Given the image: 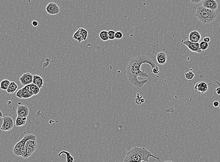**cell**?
<instances>
[{
	"label": "cell",
	"mask_w": 220,
	"mask_h": 162,
	"mask_svg": "<svg viewBox=\"0 0 220 162\" xmlns=\"http://www.w3.org/2000/svg\"><path fill=\"white\" fill-rule=\"evenodd\" d=\"M36 140V136L33 134H27L23 138L17 143L13 149L14 154L16 156L22 157L26 152V143L29 140Z\"/></svg>",
	"instance_id": "4"
},
{
	"label": "cell",
	"mask_w": 220,
	"mask_h": 162,
	"mask_svg": "<svg viewBox=\"0 0 220 162\" xmlns=\"http://www.w3.org/2000/svg\"><path fill=\"white\" fill-rule=\"evenodd\" d=\"M208 47H209L208 43H207L203 41L201 42L200 43V49L202 51L207 50V49L208 48Z\"/></svg>",
	"instance_id": "26"
},
{
	"label": "cell",
	"mask_w": 220,
	"mask_h": 162,
	"mask_svg": "<svg viewBox=\"0 0 220 162\" xmlns=\"http://www.w3.org/2000/svg\"><path fill=\"white\" fill-rule=\"evenodd\" d=\"M167 55L163 51H161L157 53L156 55V61L157 63L160 65H163L165 64L167 62Z\"/></svg>",
	"instance_id": "15"
},
{
	"label": "cell",
	"mask_w": 220,
	"mask_h": 162,
	"mask_svg": "<svg viewBox=\"0 0 220 162\" xmlns=\"http://www.w3.org/2000/svg\"><path fill=\"white\" fill-rule=\"evenodd\" d=\"M203 41L205 42L208 43L210 41V38L209 37H206V38H204L203 39Z\"/></svg>",
	"instance_id": "35"
},
{
	"label": "cell",
	"mask_w": 220,
	"mask_h": 162,
	"mask_svg": "<svg viewBox=\"0 0 220 162\" xmlns=\"http://www.w3.org/2000/svg\"><path fill=\"white\" fill-rule=\"evenodd\" d=\"M46 10L49 15H55L59 13L60 9L56 3L51 2L47 4L46 8Z\"/></svg>",
	"instance_id": "10"
},
{
	"label": "cell",
	"mask_w": 220,
	"mask_h": 162,
	"mask_svg": "<svg viewBox=\"0 0 220 162\" xmlns=\"http://www.w3.org/2000/svg\"><path fill=\"white\" fill-rule=\"evenodd\" d=\"M32 25H33V26L36 27L38 26V25H39V22L37 21H33V22H32Z\"/></svg>",
	"instance_id": "34"
},
{
	"label": "cell",
	"mask_w": 220,
	"mask_h": 162,
	"mask_svg": "<svg viewBox=\"0 0 220 162\" xmlns=\"http://www.w3.org/2000/svg\"><path fill=\"white\" fill-rule=\"evenodd\" d=\"M185 78L189 80H192L195 77V74L191 71H189L188 73H185Z\"/></svg>",
	"instance_id": "25"
},
{
	"label": "cell",
	"mask_w": 220,
	"mask_h": 162,
	"mask_svg": "<svg viewBox=\"0 0 220 162\" xmlns=\"http://www.w3.org/2000/svg\"><path fill=\"white\" fill-rule=\"evenodd\" d=\"M33 83L38 86L39 89H42L44 84L43 79L39 75H34Z\"/></svg>",
	"instance_id": "17"
},
{
	"label": "cell",
	"mask_w": 220,
	"mask_h": 162,
	"mask_svg": "<svg viewBox=\"0 0 220 162\" xmlns=\"http://www.w3.org/2000/svg\"><path fill=\"white\" fill-rule=\"evenodd\" d=\"M99 37L103 41H107L109 40L108 38V32L106 30H103L100 32Z\"/></svg>",
	"instance_id": "23"
},
{
	"label": "cell",
	"mask_w": 220,
	"mask_h": 162,
	"mask_svg": "<svg viewBox=\"0 0 220 162\" xmlns=\"http://www.w3.org/2000/svg\"><path fill=\"white\" fill-rule=\"evenodd\" d=\"M217 12L212 10H209L202 6H199L196 8L195 16L200 22L204 23H210L217 18Z\"/></svg>",
	"instance_id": "3"
},
{
	"label": "cell",
	"mask_w": 220,
	"mask_h": 162,
	"mask_svg": "<svg viewBox=\"0 0 220 162\" xmlns=\"http://www.w3.org/2000/svg\"><path fill=\"white\" fill-rule=\"evenodd\" d=\"M33 75L30 73H24L19 79V80L23 87L33 83Z\"/></svg>",
	"instance_id": "9"
},
{
	"label": "cell",
	"mask_w": 220,
	"mask_h": 162,
	"mask_svg": "<svg viewBox=\"0 0 220 162\" xmlns=\"http://www.w3.org/2000/svg\"><path fill=\"white\" fill-rule=\"evenodd\" d=\"M26 122L27 118H22L17 116L16 118L15 125L17 127H22L26 124Z\"/></svg>",
	"instance_id": "19"
},
{
	"label": "cell",
	"mask_w": 220,
	"mask_h": 162,
	"mask_svg": "<svg viewBox=\"0 0 220 162\" xmlns=\"http://www.w3.org/2000/svg\"><path fill=\"white\" fill-rule=\"evenodd\" d=\"M115 32L113 30H110L108 32L109 40H113L115 39Z\"/></svg>",
	"instance_id": "27"
},
{
	"label": "cell",
	"mask_w": 220,
	"mask_h": 162,
	"mask_svg": "<svg viewBox=\"0 0 220 162\" xmlns=\"http://www.w3.org/2000/svg\"><path fill=\"white\" fill-rule=\"evenodd\" d=\"M0 116H3V112H2V111H1V110H0Z\"/></svg>",
	"instance_id": "36"
},
{
	"label": "cell",
	"mask_w": 220,
	"mask_h": 162,
	"mask_svg": "<svg viewBox=\"0 0 220 162\" xmlns=\"http://www.w3.org/2000/svg\"><path fill=\"white\" fill-rule=\"evenodd\" d=\"M65 154V155H66L67 162H74V159H75L72 156L71 154H70V153L69 152H68V151H65V150L62 151L59 153V154H58V156L59 157H61L62 154Z\"/></svg>",
	"instance_id": "22"
},
{
	"label": "cell",
	"mask_w": 220,
	"mask_h": 162,
	"mask_svg": "<svg viewBox=\"0 0 220 162\" xmlns=\"http://www.w3.org/2000/svg\"><path fill=\"white\" fill-rule=\"evenodd\" d=\"M11 81L7 79H5L1 82L0 83V89L4 91H7L8 89Z\"/></svg>",
	"instance_id": "21"
},
{
	"label": "cell",
	"mask_w": 220,
	"mask_h": 162,
	"mask_svg": "<svg viewBox=\"0 0 220 162\" xmlns=\"http://www.w3.org/2000/svg\"><path fill=\"white\" fill-rule=\"evenodd\" d=\"M73 39L77 40L79 44H80L83 41L81 32V28H79L73 36Z\"/></svg>",
	"instance_id": "20"
},
{
	"label": "cell",
	"mask_w": 220,
	"mask_h": 162,
	"mask_svg": "<svg viewBox=\"0 0 220 162\" xmlns=\"http://www.w3.org/2000/svg\"><path fill=\"white\" fill-rule=\"evenodd\" d=\"M216 83L218 85V86H219V87H220V82H219L218 81H216Z\"/></svg>",
	"instance_id": "37"
},
{
	"label": "cell",
	"mask_w": 220,
	"mask_h": 162,
	"mask_svg": "<svg viewBox=\"0 0 220 162\" xmlns=\"http://www.w3.org/2000/svg\"><path fill=\"white\" fill-rule=\"evenodd\" d=\"M3 124L1 130L3 131H9L11 130L14 126L13 119L10 116H6L3 117Z\"/></svg>",
	"instance_id": "7"
},
{
	"label": "cell",
	"mask_w": 220,
	"mask_h": 162,
	"mask_svg": "<svg viewBox=\"0 0 220 162\" xmlns=\"http://www.w3.org/2000/svg\"><path fill=\"white\" fill-rule=\"evenodd\" d=\"M16 95L20 99H29L33 96V94L25 86L20 89L16 93Z\"/></svg>",
	"instance_id": "12"
},
{
	"label": "cell",
	"mask_w": 220,
	"mask_h": 162,
	"mask_svg": "<svg viewBox=\"0 0 220 162\" xmlns=\"http://www.w3.org/2000/svg\"><path fill=\"white\" fill-rule=\"evenodd\" d=\"M163 162H174L173 161H171V160H167V161H165Z\"/></svg>",
	"instance_id": "38"
},
{
	"label": "cell",
	"mask_w": 220,
	"mask_h": 162,
	"mask_svg": "<svg viewBox=\"0 0 220 162\" xmlns=\"http://www.w3.org/2000/svg\"><path fill=\"white\" fill-rule=\"evenodd\" d=\"M182 42L192 52L198 53H202V51L200 49V44L199 43H193L191 42L188 39L185 40Z\"/></svg>",
	"instance_id": "8"
},
{
	"label": "cell",
	"mask_w": 220,
	"mask_h": 162,
	"mask_svg": "<svg viewBox=\"0 0 220 162\" xmlns=\"http://www.w3.org/2000/svg\"><path fill=\"white\" fill-rule=\"evenodd\" d=\"M148 64L152 69L157 67L153 61L144 55H139L130 60L129 62L126 69V74L130 83L138 88H141L148 82V80H138V77L149 78L148 74L144 71L140 70V67L143 64Z\"/></svg>",
	"instance_id": "1"
},
{
	"label": "cell",
	"mask_w": 220,
	"mask_h": 162,
	"mask_svg": "<svg viewBox=\"0 0 220 162\" xmlns=\"http://www.w3.org/2000/svg\"><path fill=\"white\" fill-rule=\"evenodd\" d=\"M156 159L159 162L161 160L158 157L155 156L145 148L135 146L127 151L124 159L123 162H149L150 157Z\"/></svg>",
	"instance_id": "2"
},
{
	"label": "cell",
	"mask_w": 220,
	"mask_h": 162,
	"mask_svg": "<svg viewBox=\"0 0 220 162\" xmlns=\"http://www.w3.org/2000/svg\"><path fill=\"white\" fill-rule=\"evenodd\" d=\"M151 71H152L154 74H158L160 72L159 68L157 66V67H155L154 68L152 69V70H151Z\"/></svg>",
	"instance_id": "29"
},
{
	"label": "cell",
	"mask_w": 220,
	"mask_h": 162,
	"mask_svg": "<svg viewBox=\"0 0 220 162\" xmlns=\"http://www.w3.org/2000/svg\"><path fill=\"white\" fill-rule=\"evenodd\" d=\"M201 38V36L199 32L194 30L189 34V39L191 42L193 43H198Z\"/></svg>",
	"instance_id": "14"
},
{
	"label": "cell",
	"mask_w": 220,
	"mask_h": 162,
	"mask_svg": "<svg viewBox=\"0 0 220 162\" xmlns=\"http://www.w3.org/2000/svg\"><path fill=\"white\" fill-rule=\"evenodd\" d=\"M213 93L215 96H219L220 95V87H217L213 91Z\"/></svg>",
	"instance_id": "30"
},
{
	"label": "cell",
	"mask_w": 220,
	"mask_h": 162,
	"mask_svg": "<svg viewBox=\"0 0 220 162\" xmlns=\"http://www.w3.org/2000/svg\"><path fill=\"white\" fill-rule=\"evenodd\" d=\"M202 0H194V1H191V3L194 4H199L201 2H202Z\"/></svg>",
	"instance_id": "32"
},
{
	"label": "cell",
	"mask_w": 220,
	"mask_h": 162,
	"mask_svg": "<svg viewBox=\"0 0 220 162\" xmlns=\"http://www.w3.org/2000/svg\"><path fill=\"white\" fill-rule=\"evenodd\" d=\"M18 89V86L17 84L14 81H11L10 86H9L8 89L7 90V93L10 94H13L15 93L17 90Z\"/></svg>",
	"instance_id": "18"
},
{
	"label": "cell",
	"mask_w": 220,
	"mask_h": 162,
	"mask_svg": "<svg viewBox=\"0 0 220 162\" xmlns=\"http://www.w3.org/2000/svg\"><path fill=\"white\" fill-rule=\"evenodd\" d=\"M208 89V85L204 81H199L195 83L194 86L195 92L200 95L206 93Z\"/></svg>",
	"instance_id": "6"
},
{
	"label": "cell",
	"mask_w": 220,
	"mask_h": 162,
	"mask_svg": "<svg viewBox=\"0 0 220 162\" xmlns=\"http://www.w3.org/2000/svg\"><path fill=\"white\" fill-rule=\"evenodd\" d=\"M17 116L22 118H27L30 114L28 106L25 105H18L17 108Z\"/></svg>",
	"instance_id": "11"
},
{
	"label": "cell",
	"mask_w": 220,
	"mask_h": 162,
	"mask_svg": "<svg viewBox=\"0 0 220 162\" xmlns=\"http://www.w3.org/2000/svg\"><path fill=\"white\" fill-rule=\"evenodd\" d=\"M38 148V144L37 139L29 140L26 143V152L21 157L24 159H27L32 156L33 153L36 151Z\"/></svg>",
	"instance_id": "5"
},
{
	"label": "cell",
	"mask_w": 220,
	"mask_h": 162,
	"mask_svg": "<svg viewBox=\"0 0 220 162\" xmlns=\"http://www.w3.org/2000/svg\"><path fill=\"white\" fill-rule=\"evenodd\" d=\"M202 6L207 9L215 11L217 9L218 4L215 0H204L203 1Z\"/></svg>",
	"instance_id": "13"
},
{
	"label": "cell",
	"mask_w": 220,
	"mask_h": 162,
	"mask_svg": "<svg viewBox=\"0 0 220 162\" xmlns=\"http://www.w3.org/2000/svg\"><path fill=\"white\" fill-rule=\"evenodd\" d=\"M3 124V116H0V129H1Z\"/></svg>",
	"instance_id": "33"
},
{
	"label": "cell",
	"mask_w": 220,
	"mask_h": 162,
	"mask_svg": "<svg viewBox=\"0 0 220 162\" xmlns=\"http://www.w3.org/2000/svg\"><path fill=\"white\" fill-rule=\"evenodd\" d=\"M123 33L121 32H115V38L117 39L122 38H123Z\"/></svg>",
	"instance_id": "28"
},
{
	"label": "cell",
	"mask_w": 220,
	"mask_h": 162,
	"mask_svg": "<svg viewBox=\"0 0 220 162\" xmlns=\"http://www.w3.org/2000/svg\"><path fill=\"white\" fill-rule=\"evenodd\" d=\"M81 32L82 40L83 41H86L87 40V37H88V32L84 28H81Z\"/></svg>",
	"instance_id": "24"
},
{
	"label": "cell",
	"mask_w": 220,
	"mask_h": 162,
	"mask_svg": "<svg viewBox=\"0 0 220 162\" xmlns=\"http://www.w3.org/2000/svg\"><path fill=\"white\" fill-rule=\"evenodd\" d=\"M25 87L33 94V96L37 95L39 94L40 91V89L34 84L32 83L30 85H27L25 86Z\"/></svg>",
	"instance_id": "16"
},
{
	"label": "cell",
	"mask_w": 220,
	"mask_h": 162,
	"mask_svg": "<svg viewBox=\"0 0 220 162\" xmlns=\"http://www.w3.org/2000/svg\"><path fill=\"white\" fill-rule=\"evenodd\" d=\"M213 106L215 108H218L220 106V102L218 101H217V100H215V101H214L213 102Z\"/></svg>",
	"instance_id": "31"
}]
</instances>
